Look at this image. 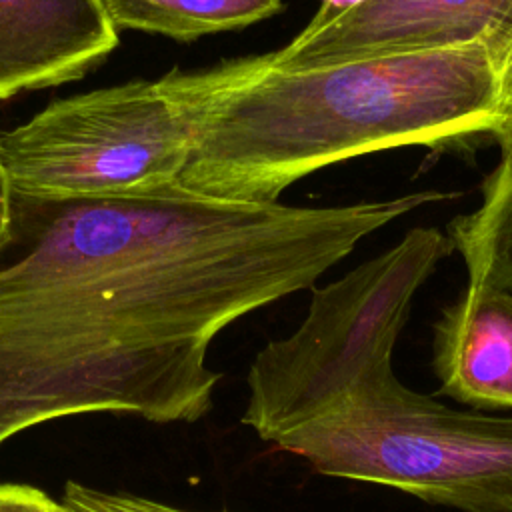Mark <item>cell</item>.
Returning a JSON list of instances; mask_svg holds the SVG:
<instances>
[{
  "instance_id": "obj_1",
  "label": "cell",
  "mask_w": 512,
  "mask_h": 512,
  "mask_svg": "<svg viewBox=\"0 0 512 512\" xmlns=\"http://www.w3.org/2000/svg\"><path fill=\"white\" fill-rule=\"evenodd\" d=\"M424 190L348 206L226 202L176 186L138 196L14 194L0 250V446L96 412L196 422L228 324L314 282Z\"/></svg>"
},
{
  "instance_id": "obj_2",
  "label": "cell",
  "mask_w": 512,
  "mask_h": 512,
  "mask_svg": "<svg viewBox=\"0 0 512 512\" xmlns=\"http://www.w3.org/2000/svg\"><path fill=\"white\" fill-rule=\"evenodd\" d=\"M196 100L190 158L176 188L270 204L302 176L398 146L498 142L512 92L484 46L276 70L268 54L188 72Z\"/></svg>"
},
{
  "instance_id": "obj_3",
  "label": "cell",
  "mask_w": 512,
  "mask_h": 512,
  "mask_svg": "<svg viewBox=\"0 0 512 512\" xmlns=\"http://www.w3.org/2000/svg\"><path fill=\"white\" fill-rule=\"evenodd\" d=\"M452 250L440 230L414 228L390 250L314 288L302 324L252 360L242 422L274 444L346 396L394 378L392 350L412 298Z\"/></svg>"
},
{
  "instance_id": "obj_4",
  "label": "cell",
  "mask_w": 512,
  "mask_h": 512,
  "mask_svg": "<svg viewBox=\"0 0 512 512\" xmlns=\"http://www.w3.org/2000/svg\"><path fill=\"white\" fill-rule=\"evenodd\" d=\"M274 446L324 476L462 512H512V416L444 406L396 376L346 396Z\"/></svg>"
},
{
  "instance_id": "obj_5",
  "label": "cell",
  "mask_w": 512,
  "mask_h": 512,
  "mask_svg": "<svg viewBox=\"0 0 512 512\" xmlns=\"http://www.w3.org/2000/svg\"><path fill=\"white\" fill-rule=\"evenodd\" d=\"M194 130L190 74L172 70L54 100L0 132V156L18 196H138L176 186Z\"/></svg>"
},
{
  "instance_id": "obj_6",
  "label": "cell",
  "mask_w": 512,
  "mask_h": 512,
  "mask_svg": "<svg viewBox=\"0 0 512 512\" xmlns=\"http://www.w3.org/2000/svg\"><path fill=\"white\" fill-rule=\"evenodd\" d=\"M484 46L512 92V0H362L340 16L308 26L268 52L276 70Z\"/></svg>"
},
{
  "instance_id": "obj_7",
  "label": "cell",
  "mask_w": 512,
  "mask_h": 512,
  "mask_svg": "<svg viewBox=\"0 0 512 512\" xmlns=\"http://www.w3.org/2000/svg\"><path fill=\"white\" fill-rule=\"evenodd\" d=\"M116 46L100 0H0V100L78 80Z\"/></svg>"
},
{
  "instance_id": "obj_8",
  "label": "cell",
  "mask_w": 512,
  "mask_h": 512,
  "mask_svg": "<svg viewBox=\"0 0 512 512\" xmlns=\"http://www.w3.org/2000/svg\"><path fill=\"white\" fill-rule=\"evenodd\" d=\"M440 394L476 410L512 408V292L468 284L434 326Z\"/></svg>"
},
{
  "instance_id": "obj_9",
  "label": "cell",
  "mask_w": 512,
  "mask_h": 512,
  "mask_svg": "<svg viewBox=\"0 0 512 512\" xmlns=\"http://www.w3.org/2000/svg\"><path fill=\"white\" fill-rule=\"evenodd\" d=\"M500 158L482 182V200L450 222V238L462 254L468 284L512 292V124L496 142Z\"/></svg>"
},
{
  "instance_id": "obj_10",
  "label": "cell",
  "mask_w": 512,
  "mask_h": 512,
  "mask_svg": "<svg viewBox=\"0 0 512 512\" xmlns=\"http://www.w3.org/2000/svg\"><path fill=\"white\" fill-rule=\"evenodd\" d=\"M116 30H142L174 40L240 30L282 10V0H100Z\"/></svg>"
},
{
  "instance_id": "obj_11",
  "label": "cell",
  "mask_w": 512,
  "mask_h": 512,
  "mask_svg": "<svg viewBox=\"0 0 512 512\" xmlns=\"http://www.w3.org/2000/svg\"><path fill=\"white\" fill-rule=\"evenodd\" d=\"M60 502L68 512H196L138 494L98 490L74 480L66 482Z\"/></svg>"
},
{
  "instance_id": "obj_12",
  "label": "cell",
  "mask_w": 512,
  "mask_h": 512,
  "mask_svg": "<svg viewBox=\"0 0 512 512\" xmlns=\"http://www.w3.org/2000/svg\"><path fill=\"white\" fill-rule=\"evenodd\" d=\"M0 512H68L62 502L28 484H0Z\"/></svg>"
},
{
  "instance_id": "obj_13",
  "label": "cell",
  "mask_w": 512,
  "mask_h": 512,
  "mask_svg": "<svg viewBox=\"0 0 512 512\" xmlns=\"http://www.w3.org/2000/svg\"><path fill=\"white\" fill-rule=\"evenodd\" d=\"M12 202H14V190L6 172V166L0 156V250L10 238L12 230Z\"/></svg>"
}]
</instances>
